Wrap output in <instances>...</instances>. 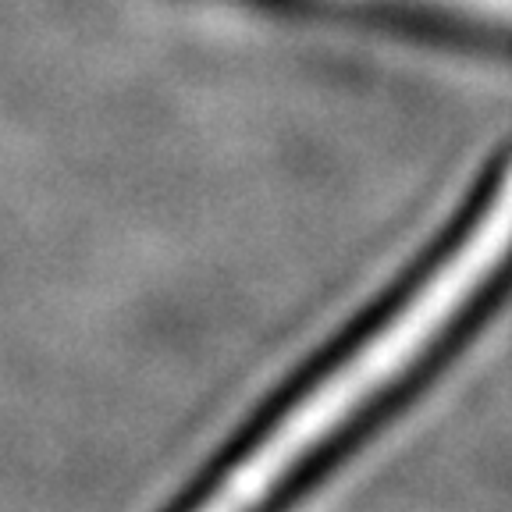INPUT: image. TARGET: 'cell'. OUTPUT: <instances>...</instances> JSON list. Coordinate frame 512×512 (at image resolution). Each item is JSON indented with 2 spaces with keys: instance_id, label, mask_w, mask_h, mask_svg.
I'll return each instance as SVG.
<instances>
[{
  "instance_id": "obj_1",
  "label": "cell",
  "mask_w": 512,
  "mask_h": 512,
  "mask_svg": "<svg viewBox=\"0 0 512 512\" xmlns=\"http://www.w3.org/2000/svg\"><path fill=\"white\" fill-rule=\"evenodd\" d=\"M512 249V168L491 192L488 207L441 256L424 281H416L392 313L377 317L352 345H345L317 377H306L239 448L232 466L214 473V495L203 505L239 509L278 488V480L303 470L320 448L335 441L360 413L399 384L438 345L473 303Z\"/></svg>"
}]
</instances>
